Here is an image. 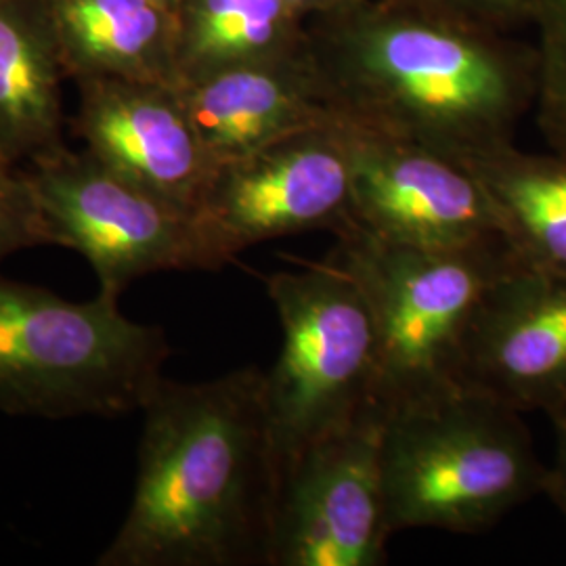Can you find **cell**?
Segmentation results:
<instances>
[{"label":"cell","mask_w":566,"mask_h":566,"mask_svg":"<svg viewBox=\"0 0 566 566\" xmlns=\"http://www.w3.org/2000/svg\"><path fill=\"white\" fill-rule=\"evenodd\" d=\"M343 130L350 160L346 227L424 250L507 245L493 203L464 164L376 130Z\"/></svg>","instance_id":"cell-10"},{"label":"cell","mask_w":566,"mask_h":566,"mask_svg":"<svg viewBox=\"0 0 566 566\" xmlns=\"http://www.w3.org/2000/svg\"><path fill=\"white\" fill-rule=\"evenodd\" d=\"M67 78L179 86L177 13L156 0H44Z\"/></svg>","instance_id":"cell-15"},{"label":"cell","mask_w":566,"mask_h":566,"mask_svg":"<svg viewBox=\"0 0 566 566\" xmlns=\"http://www.w3.org/2000/svg\"><path fill=\"white\" fill-rule=\"evenodd\" d=\"M63 78L44 0H0V164L23 168L65 147Z\"/></svg>","instance_id":"cell-14"},{"label":"cell","mask_w":566,"mask_h":566,"mask_svg":"<svg viewBox=\"0 0 566 566\" xmlns=\"http://www.w3.org/2000/svg\"><path fill=\"white\" fill-rule=\"evenodd\" d=\"M306 51L308 20L287 0H182L177 11L179 84Z\"/></svg>","instance_id":"cell-17"},{"label":"cell","mask_w":566,"mask_h":566,"mask_svg":"<svg viewBox=\"0 0 566 566\" xmlns=\"http://www.w3.org/2000/svg\"><path fill=\"white\" fill-rule=\"evenodd\" d=\"M325 256L359 285L378 336L382 409L460 385L468 332L510 245L424 250L346 227Z\"/></svg>","instance_id":"cell-5"},{"label":"cell","mask_w":566,"mask_h":566,"mask_svg":"<svg viewBox=\"0 0 566 566\" xmlns=\"http://www.w3.org/2000/svg\"><path fill=\"white\" fill-rule=\"evenodd\" d=\"M177 91L217 166L290 135L338 124L322 95L308 51L287 60L224 67L182 82Z\"/></svg>","instance_id":"cell-13"},{"label":"cell","mask_w":566,"mask_h":566,"mask_svg":"<svg viewBox=\"0 0 566 566\" xmlns=\"http://www.w3.org/2000/svg\"><path fill=\"white\" fill-rule=\"evenodd\" d=\"M142 411L133 500L97 565H266L280 468L263 369L164 376Z\"/></svg>","instance_id":"cell-2"},{"label":"cell","mask_w":566,"mask_h":566,"mask_svg":"<svg viewBox=\"0 0 566 566\" xmlns=\"http://www.w3.org/2000/svg\"><path fill=\"white\" fill-rule=\"evenodd\" d=\"M308 61L338 122L458 163L512 142L537 91L533 44L411 0L308 20Z\"/></svg>","instance_id":"cell-1"},{"label":"cell","mask_w":566,"mask_h":566,"mask_svg":"<svg viewBox=\"0 0 566 566\" xmlns=\"http://www.w3.org/2000/svg\"><path fill=\"white\" fill-rule=\"evenodd\" d=\"M386 526L481 533L544 493L547 464L523 413L468 386L385 409Z\"/></svg>","instance_id":"cell-3"},{"label":"cell","mask_w":566,"mask_h":566,"mask_svg":"<svg viewBox=\"0 0 566 566\" xmlns=\"http://www.w3.org/2000/svg\"><path fill=\"white\" fill-rule=\"evenodd\" d=\"M282 350L264 371V403L277 468L355 424L378 403V336L359 285L332 261L264 280Z\"/></svg>","instance_id":"cell-6"},{"label":"cell","mask_w":566,"mask_h":566,"mask_svg":"<svg viewBox=\"0 0 566 566\" xmlns=\"http://www.w3.org/2000/svg\"><path fill=\"white\" fill-rule=\"evenodd\" d=\"M382 418L374 407L283 465L266 566L385 565Z\"/></svg>","instance_id":"cell-9"},{"label":"cell","mask_w":566,"mask_h":566,"mask_svg":"<svg viewBox=\"0 0 566 566\" xmlns=\"http://www.w3.org/2000/svg\"><path fill=\"white\" fill-rule=\"evenodd\" d=\"M287 2L292 9H296L303 15L304 20H313V18L346 9L350 4H357L361 0H287Z\"/></svg>","instance_id":"cell-22"},{"label":"cell","mask_w":566,"mask_h":566,"mask_svg":"<svg viewBox=\"0 0 566 566\" xmlns=\"http://www.w3.org/2000/svg\"><path fill=\"white\" fill-rule=\"evenodd\" d=\"M350 160L343 122L219 164L196 208L208 271L256 243L348 224Z\"/></svg>","instance_id":"cell-8"},{"label":"cell","mask_w":566,"mask_h":566,"mask_svg":"<svg viewBox=\"0 0 566 566\" xmlns=\"http://www.w3.org/2000/svg\"><path fill=\"white\" fill-rule=\"evenodd\" d=\"M525 21L535 32V122L547 147L566 156V0H528Z\"/></svg>","instance_id":"cell-18"},{"label":"cell","mask_w":566,"mask_h":566,"mask_svg":"<svg viewBox=\"0 0 566 566\" xmlns=\"http://www.w3.org/2000/svg\"><path fill=\"white\" fill-rule=\"evenodd\" d=\"M493 203L510 250L531 266L566 273V156L514 142L462 160Z\"/></svg>","instance_id":"cell-16"},{"label":"cell","mask_w":566,"mask_h":566,"mask_svg":"<svg viewBox=\"0 0 566 566\" xmlns=\"http://www.w3.org/2000/svg\"><path fill=\"white\" fill-rule=\"evenodd\" d=\"M44 243L41 212L25 170L0 164V263Z\"/></svg>","instance_id":"cell-19"},{"label":"cell","mask_w":566,"mask_h":566,"mask_svg":"<svg viewBox=\"0 0 566 566\" xmlns=\"http://www.w3.org/2000/svg\"><path fill=\"white\" fill-rule=\"evenodd\" d=\"M430 9L451 13L462 20L476 21L495 30L507 32L512 25L525 21L528 0H411Z\"/></svg>","instance_id":"cell-20"},{"label":"cell","mask_w":566,"mask_h":566,"mask_svg":"<svg viewBox=\"0 0 566 566\" xmlns=\"http://www.w3.org/2000/svg\"><path fill=\"white\" fill-rule=\"evenodd\" d=\"M74 133L124 179L191 212L217 164L189 120L177 86L128 78L76 81Z\"/></svg>","instance_id":"cell-12"},{"label":"cell","mask_w":566,"mask_h":566,"mask_svg":"<svg viewBox=\"0 0 566 566\" xmlns=\"http://www.w3.org/2000/svg\"><path fill=\"white\" fill-rule=\"evenodd\" d=\"M156 2H160V4L166 7V9H170L172 13H177V11H179V7L182 4V0H156Z\"/></svg>","instance_id":"cell-23"},{"label":"cell","mask_w":566,"mask_h":566,"mask_svg":"<svg viewBox=\"0 0 566 566\" xmlns=\"http://www.w3.org/2000/svg\"><path fill=\"white\" fill-rule=\"evenodd\" d=\"M23 170L46 243L81 252L105 296L163 271H208L196 212L124 179L86 147L65 145Z\"/></svg>","instance_id":"cell-7"},{"label":"cell","mask_w":566,"mask_h":566,"mask_svg":"<svg viewBox=\"0 0 566 566\" xmlns=\"http://www.w3.org/2000/svg\"><path fill=\"white\" fill-rule=\"evenodd\" d=\"M458 380L521 413L565 409L566 273L507 264L468 332Z\"/></svg>","instance_id":"cell-11"},{"label":"cell","mask_w":566,"mask_h":566,"mask_svg":"<svg viewBox=\"0 0 566 566\" xmlns=\"http://www.w3.org/2000/svg\"><path fill=\"white\" fill-rule=\"evenodd\" d=\"M554 426V462L547 465L546 481H544V495L552 500V504L560 510L566 521V407L547 416Z\"/></svg>","instance_id":"cell-21"},{"label":"cell","mask_w":566,"mask_h":566,"mask_svg":"<svg viewBox=\"0 0 566 566\" xmlns=\"http://www.w3.org/2000/svg\"><path fill=\"white\" fill-rule=\"evenodd\" d=\"M120 298L72 303L0 275V411L65 420L142 411L164 380L160 325L128 319Z\"/></svg>","instance_id":"cell-4"}]
</instances>
